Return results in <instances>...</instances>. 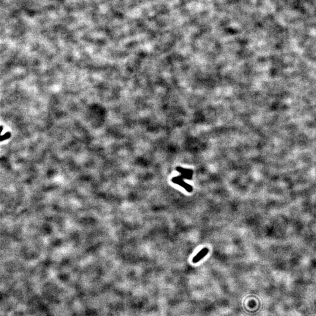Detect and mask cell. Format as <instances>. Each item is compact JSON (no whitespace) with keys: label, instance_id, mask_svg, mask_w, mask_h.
Segmentation results:
<instances>
[{"label":"cell","instance_id":"1","mask_svg":"<svg viewBox=\"0 0 316 316\" xmlns=\"http://www.w3.org/2000/svg\"><path fill=\"white\" fill-rule=\"evenodd\" d=\"M208 249L207 248H204L201 251H200L196 256H194L193 259V262L196 263L197 262L200 261L202 259H203L204 256H206L208 252Z\"/></svg>","mask_w":316,"mask_h":316},{"label":"cell","instance_id":"2","mask_svg":"<svg viewBox=\"0 0 316 316\" xmlns=\"http://www.w3.org/2000/svg\"><path fill=\"white\" fill-rule=\"evenodd\" d=\"M172 181L174 182V183L178 184L181 186H182L184 189H185L186 190L188 191L189 192L193 190V188L191 187V186L186 184L185 183V182H184L183 180H180L179 177H175L174 179H172Z\"/></svg>","mask_w":316,"mask_h":316}]
</instances>
